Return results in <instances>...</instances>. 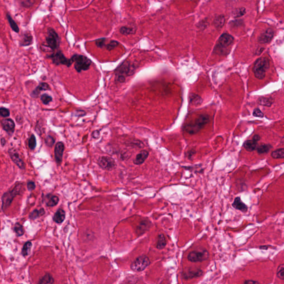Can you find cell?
I'll use <instances>...</instances> for the list:
<instances>
[{
	"label": "cell",
	"mask_w": 284,
	"mask_h": 284,
	"mask_svg": "<svg viewBox=\"0 0 284 284\" xmlns=\"http://www.w3.org/2000/svg\"><path fill=\"white\" fill-rule=\"evenodd\" d=\"M23 188V184L20 183L14 186L12 190H8L3 194L2 197V209L3 211H6L16 196L22 194Z\"/></svg>",
	"instance_id": "cell-1"
},
{
	"label": "cell",
	"mask_w": 284,
	"mask_h": 284,
	"mask_svg": "<svg viewBox=\"0 0 284 284\" xmlns=\"http://www.w3.org/2000/svg\"><path fill=\"white\" fill-rule=\"evenodd\" d=\"M209 122V116L202 114L196 118L194 122L187 124L184 127V130L190 134H196Z\"/></svg>",
	"instance_id": "cell-2"
},
{
	"label": "cell",
	"mask_w": 284,
	"mask_h": 284,
	"mask_svg": "<svg viewBox=\"0 0 284 284\" xmlns=\"http://www.w3.org/2000/svg\"><path fill=\"white\" fill-rule=\"evenodd\" d=\"M270 67L269 60L267 57L258 59L254 63L253 72L256 78L262 79L266 75V72Z\"/></svg>",
	"instance_id": "cell-3"
},
{
	"label": "cell",
	"mask_w": 284,
	"mask_h": 284,
	"mask_svg": "<svg viewBox=\"0 0 284 284\" xmlns=\"http://www.w3.org/2000/svg\"><path fill=\"white\" fill-rule=\"evenodd\" d=\"M70 59L74 63V67L75 70L79 73L89 70L92 64L91 60L83 55H74Z\"/></svg>",
	"instance_id": "cell-4"
},
{
	"label": "cell",
	"mask_w": 284,
	"mask_h": 284,
	"mask_svg": "<svg viewBox=\"0 0 284 284\" xmlns=\"http://www.w3.org/2000/svg\"><path fill=\"white\" fill-rule=\"evenodd\" d=\"M151 261L148 257L146 255H141L137 258L131 264V269L136 272H142L149 267Z\"/></svg>",
	"instance_id": "cell-5"
},
{
	"label": "cell",
	"mask_w": 284,
	"mask_h": 284,
	"mask_svg": "<svg viewBox=\"0 0 284 284\" xmlns=\"http://www.w3.org/2000/svg\"><path fill=\"white\" fill-rule=\"evenodd\" d=\"M46 40L48 48L51 50H55L60 46V40L58 34L52 28H48Z\"/></svg>",
	"instance_id": "cell-6"
},
{
	"label": "cell",
	"mask_w": 284,
	"mask_h": 284,
	"mask_svg": "<svg viewBox=\"0 0 284 284\" xmlns=\"http://www.w3.org/2000/svg\"><path fill=\"white\" fill-rule=\"evenodd\" d=\"M209 253L206 250L202 251L194 250L190 252L187 256V259L189 262H203L208 260Z\"/></svg>",
	"instance_id": "cell-7"
},
{
	"label": "cell",
	"mask_w": 284,
	"mask_h": 284,
	"mask_svg": "<svg viewBox=\"0 0 284 284\" xmlns=\"http://www.w3.org/2000/svg\"><path fill=\"white\" fill-rule=\"evenodd\" d=\"M136 67L134 65L131 64L130 62L126 61L119 65L116 70V75L121 76H130L135 72Z\"/></svg>",
	"instance_id": "cell-8"
},
{
	"label": "cell",
	"mask_w": 284,
	"mask_h": 284,
	"mask_svg": "<svg viewBox=\"0 0 284 284\" xmlns=\"http://www.w3.org/2000/svg\"><path fill=\"white\" fill-rule=\"evenodd\" d=\"M50 58L52 60L53 63L56 65H65L67 67H70L73 63L71 59L66 58L62 52L58 51L57 52L53 54L50 56Z\"/></svg>",
	"instance_id": "cell-9"
},
{
	"label": "cell",
	"mask_w": 284,
	"mask_h": 284,
	"mask_svg": "<svg viewBox=\"0 0 284 284\" xmlns=\"http://www.w3.org/2000/svg\"><path fill=\"white\" fill-rule=\"evenodd\" d=\"M98 164L101 168L106 171H112L116 166V161L114 159L108 156H102L98 160Z\"/></svg>",
	"instance_id": "cell-10"
},
{
	"label": "cell",
	"mask_w": 284,
	"mask_h": 284,
	"mask_svg": "<svg viewBox=\"0 0 284 284\" xmlns=\"http://www.w3.org/2000/svg\"><path fill=\"white\" fill-rule=\"evenodd\" d=\"M203 272L201 269L196 268H196L187 267L182 272L181 277L184 280H188L201 277L203 275Z\"/></svg>",
	"instance_id": "cell-11"
},
{
	"label": "cell",
	"mask_w": 284,
	"mask_h": 284,
	"mask_svg": "<svg viewBox=\"0 0 284 284\" xmlns=\"http://www.w3.org/2000/svg\"><path fill=\"white\" fill-rule=\"evenodd\" d=\"M8 153L13 163L15 164L17 166H18L21 169H25V164L15 149H10L8 151Z\"/></svg>",
	"instance_id": "cell-12"
},
{
	"label": "cell",
	"mask_w": 284,
	"mask_h": 284,
	"mask_svg": "<svg viewBox=\"0 0 284 284\" xmlns=\"http://www.w3.org/2000/svg\"><path fill=\"white\" fill-rule=\"evenodd\" d=\"M65 151V146L63 142H59L55 144V161L58 165H60L63 158V152Z\"/></svg>",
	"instance_id": "cell-13"
},
{
	"label": "cell",
	"mask_w": 284,
	"mask_h": 284,
	"mask_svg": "<svg viewBox=\"0 0 284 284\" xmlns=\"http://www.w3.org/2000/svg\"><path fill=\"white\" fill-rule=\"evenodd\" d=\"M106 38L99 39L97 42V46L99 48H106V50L110 51L117 47L119 45V42L116 41H110L109 43H106Z\"/></svg>",
	"instance_id": "cell-14"
},
{
	"label": "cell",
	"mask_w": 284,
	"mask_h": 284,
	"mask_svg": "<svg viewBox=\"0 0 284 284\" xmlns=\"http://www.w3.org/2000/svg\"><path fill=\"white\" fill-rule=\"evenodd\" d=\"M232 206L234 209L241 211L242 213H247L248 210V206L247 204H245L243 201H242L241 198L240 196L236 197L234 199V201L232 203Z\"/></svg>",
	"instance_id": "cell-15"
},
{
	"label": "cell",
	"mask_w": 284,
	"mask_h": 284,
	"mask_svg": "<svg viewBox=\"0 0 284 284\" xmlns=\"http://www.w3.org/2000/svg\"><path fill=\"white\" fill-rule=\"evenodd\" d=\"M1 124L3 128L6 132L11 134L13 133L15 128V124L12 119L10 118L4 119L1 121Z\"/></svg>",
	"instance_id": "cell-16"
},
{
	"label": "cell",
	"mask_w": 284,
	"mask_h": 284,
	"mask_svg": "<svg viewBox=\"0 0 284 284\" xmlns=\"http://www.w3.org/2000/svg\"><path fill=\"white\" fill-rule=\"evenodd\" d=\"M233 41L234 38L232 36L227 33H224L219 38V43L222 47H226L230 45Z\"/></svg>",
	"instance_id": "cell-17"
},
{
	"label": "cell",
	"mask_w": 284,
	"mask_h": 284,
	"mask_svg": "<svg viewBox=\"0 0 284 284\" xmlns=\"http://www.w3.org/2000/svg\"><path fill=\"white\" fill-rule=\"evenodd\" d=\"M274 35V31L271 28L267 29L259 38V42L261 43H269L272 40Z\"/></svg>",
	"instance_id": "cell-18"
},
{
	"label": "cell",
	"mask_w": 284,
	"mask_h": 284,
	"mask_svg": "<svg viewBox=\"0 0 284 284\" xmlns=\"http://www.w3.org/2000/svg\"><path fill=\"white\" fill-rule=\"evenodd\" d=\"M149 152L146 150L141 151L136 156V158L133 161L134 164L139 166L143 163L146 159L148 157Z\"/></svg>",
	"instance_id": "cell-19"
},
{
	"label": "cell",
	"mask_w": 284,
	"mask_h": 284,
	"mask_svg": "<svg viewBox=\"0 0 284 284\" xmlns=\"http://www.w3.org/2000/svg\"><path fill=\"white\" fill-rule=\"evenodd\" d=\"M50 87L47 83H41L31 93V96L34 98L37 97L41 91L50 90Z\"/></svg>",
	"instance_id": "cell-20"
},
{
	"label": "cell",
	"mask_w": 284,
	"mask_h": 284,
	"mask_svg": "<svg viewBox=\"0 0 284 284\" xmlns=\"http://www.w3.org/2000/svg\"><path fill=\"white\" fill-rule=\"evenodd\" d=\"M65 211L62 209H58L53 216V221L57 224L62 223L65 219Z\"/></svg>",
	"instance_id": "cell-21"
},
{
	"label": "cell",
	"mask_w": 284,
	"mask_h": 284,
	"mask_svg": "<svg viewBox=\"0 0 284 284\" xmlns=\"http://www.w3.org/2000/svg\"><path fill=\"white\" fill-rule=\"evenodd\" d=\"M33 38L30 32H26L23 35L21 45L22 46H29L32 43Z\"/></svg>",
	"instance_id": "cell-22"
},
{
	"label": "cell",
	"mask_w": 284,
	"mask_h": 284,
	"mask_svg": "<svg viewBox=\"0 0 284 284\" xmlns=\"http://www.w3.org/2000/svg\"><path fill=\"white\" fill-rule=\"evenodd\" d=\"M47 198V201H46V205L49 207H53L58 204L59 202V198L55 195H47L46 196Z\"/></svg>",
	"instance_id": "cell-23"
},
{
	"label": "cell",
	"mask_w": 284,
	"mask_h": 284,
	"mask_svg": "<svg viewBox=\"0 0 284 284\" xmlns=\"http://www.w3.org/2000/svg\"><path fill=\"white\" fill-rule=\"evenodd\" d=\"M166 241L165 236L164 235V234H159L158 236V240L156 245V248L159 250H161L166 247Z\"/></svg>",
	"instance_id": "cell-24"
},
{
	"label": "cell",
	"mask_w": 284,
	"mask_h": 284,
	"mask_svg": "<svg viewBox=\"0 0 284 284\" xmlns=\"http://www.w3.org/2000/svg\"><path fill=\"white\" fill-rule=\"evenodd\" d=\"M257 143L253 140H248L244 143V148L248 152H253L257 149Z\"/></svg>",
	"instance_id": "cell-25"
},
{
	"label": "cell",
	"mask_w": 284,
	"mask_h": 284,
	"mask_svg": "<svg viewBox=\"0 0 284 284\" xmlns=\"http://www.w3.org/2000/svg\"><path fill=\"white\" fill-rule=\"evenodd\" d=\"M39 284H52L55 283V280L50 274L47 273L39 280Z\"/></svg>",
	"instance_id": "cell-26"
},
{
	"label": "cell",
	"mask_w": 284,
	"mask_h": 284,
	"mask_svg": "<svg viewBox=\"0 0 284 284\" xmlns=\"http://www.w3.org/2000/svg\"><path fill=\"white\" fill-rule=\"evenodd\" d=\"M45 214V210L43 208L40 209H35L31 213L29 218L32 220H35L40 218L41 216H43Z\"/></svg>",
	"instance_id": "cell-27"
},
{
	"label": "cell",
	"mask_w": 284,
	"mask_h": 284,
	"mask_svg": "<svg viewBox=\"0 0 284 284\" xmlns=\"http://www.w3.org/2000/svg\"><path fill=\"white\" fill-rule=\"evenodd\" d=\"M119 31L121 34L123 35L128 36L130 35H133L136 32V29L135 27H126L123 26L119 30Z\"/></svg>",
	"instance_id": "cell-28"
},
{
	"label": "cell",
	"mask_w": 284,
	"mask_h": 284,
	"mask_svg": "<svg viewBox=\"0 0 284 284\" xmlns=\"http://www.w3.org/2000/svg\"><path fill=\"white\" fill-rule=\"evenodd\" d=\"M274 102V100L271 97H261L259 98L258 103L261 106L270 107Z\"/></svg>",
	"instance_id": "cell-29"
},
{
	"label": "cell",
	"mask_w": 284,
	"mask_h": 284,
	"mask_svg": "<svg viewBox=\"0 0 284 284\" xmlns=\"http://www.w3.org/2000/svg\"><path fill=\"white\" fill-rule=\"evenodd\" d=\"M272 147L270 144H262L260 146H259L258 147H257V152L259 154H262L267 153L270 149L272 148Z\"/></svg>",
	"instance_id": "cell-30"
},
{
	"label": "cell",
	"mask_w": 284,
	"mask_h": 284,
	"mask_svg": "<svg viewBox=\"0 0 284 284\" xmlns=\"http://www.w3.org/2000/svg\"><path fill=\"white\" fill-rule=\"evenodd\" d=\"M32 246V244L31 241H27L24 244L22 249V252H21L22 255L23 257H27L30 254Z\"/></svg>",
	"instance_id": "cell-31"
},
{
	"label": "cell",
	"mask_w": 284,
	"mask_h": 284,
	"mask_svg": "<svg viewBox=\"0 0 284 284\" xmlns=\"http://www.w3.org/2000/svg\"><path fill=\"white\" fill-rule=\"evenodd\" d=\"M190 103L193 105H200L203 102V99L198 95L195 94H191L190 96Z\"/></svg>",
	"instance_id": "cell-32"
},
{
	"label": "cell",
	"mask_w": 284,
	"mask_h": 284,
	"mask_svg": "<svg viewBox=\"0 0 284 284\" xmlns=\"http://www.w3.org/2000/svg\"><path fill=\"white\" fill-rule=\"evenodd\" d=\"M225 22V19L224 16H218V17L215 18V19L214 20V24L216 28H221L224 25Z\"/></svg>",
	"instance_id": "cell-33"
},
{
	"label": "cell",
	"mask_w": 284,
	"mask_h": 284,
	"mask_svg": "<svg viewBox=\"0 0 284 284\" xmlns=\"http://www.w3.org/2000/svg\"><path fill=\"white\" fill-rule=\"evenodd\" d=\"M274 159H283L284 158V149L280 148L272 152L271 154Z\"/></svg>",
	"instance_id": "cell-34"
},
{
	"label": "cell",
	"mask_w": 284,
	"mask_h": 284,
	"mask_svg": "<svg viewBox=\"0 0 284 284\" xmlns=\"http://www.w3.org/2000/svg\"><path fill=\"white\" fill-rule=\"evenodd\" d=\"M13 231L18 236H22L25 233V230L22 225L20 223H16L13 227Z\"/></svg>",
	"instance_id": "cell-35"
},
{
	"label": "cell",
	"mask_w": 284,
	"mask_h": 284,
	"mask_svg": "<svg viewBox=\"0 0 284 284\" xmlns=\"http://www.w3.org/2000/svg\"><path fill=\"white\" fill-rule=\"evenodd\" d=\"M7 18L8 21V23L10 25L12 29V30L13 31H15V32L18 33L19 32V28L18 27V25H17V23L15 22V21L13 20L12 19V18L11 17V16L9 15V14H7Z\"/></svg>",
	"instance_id": "cell-36"
},
{
	"label": "cell",
	"mask_w": 284,
	"mask_h": 284,
	"mask_svg": "<svg viewBox=\"0 0 284 284\" xmlns=\"http://www.w3.org/2000/svg\"><path fill=\"white\" fill-rule=\"evenodd\" d=\"M277 277L282 281H284V265L283 264L279 265L277 269Z\"/></svg>",
	"instance_id": "cell-37"
},
{
	"label": "cell",
	"mask_w": 284,
	"mask_h": 284,
	"mask_svg": "<svg viewBox=\"0 0 284 284\" xmlns=\"http://www.w3.org/2000/svg\"><path fill=\"white\" fill-rule=\"evenodd\" d=\"M246 13V9L245 8H239L234 10L233 16L235 17H240Z\"/></svg>",
	"instance_id": "cell-38"
},
{
	"label": "cell",
	"mask_w": 284,
	"mask_h": 284,
	"mask_svg": "<svg viewBox=\"0 0 284 284\" xmlns=\"http://www.w3.org/2000/svg\"><path fill=\"white\" fill-rule=\"evenodd\" d=\"M41 100L44 104L47 105L52 101V97L47 94H43L41 96Z\"/></svg>",
	"instance_id": "cell-39"
},
{
	"label": "cell",
	"mask_w": 284,
	"mask_h": 284,
	"mask_svg": "<svg viewBox=\"0 0 284 284\" xmlns=\"http://www.w3.org/2000/svg\"><path fill=\"white\" fill-rule=\"evenodd\" d=\"M21 5L25 7H30L34 4L35 0H17Z\"/></svg>",
	"instance_id": "cell-40"
},
{
	"label": "cell",
	"mask_w": 284,
	"mask_h": 284,
	"mask_svg": "<svg viewBox=\"0 0 284 284\" xmlns=\"http://www.w3.org/2000/svg\"><path fill=\"white\" fill-rule=\"evenodd\" d=\"M28 146L31 150L35 149L36 147V139L35 136L32 134L28 141Z\"/></svg>",
	"instance_id": "cell-41"
},
{
	"label": "cell",
	"mask_w": 284,
	"mask_h": 284,
	"mask_svg": "<svg viewBox=\"0 0 284 284\" xmlns=\"http://www.w3.org/2000/svg\"><path fill=\"white\" fill-rule=\"evenodd\" d=\"M10 114V113L9 109L3 107L0 108V116L2 117L3 118H6L9 117Z\"/></svg>",
	"instance_id": "cell-42"
},
{
	"label": "cell",
	"mask_w": 284,
	"mask_h": 284,
	"mask_svg": "<svg viewBox=\"0 0 284 284\" xmlns=\"http://www.w3.org/2000/svg\"><path fill=\"white\" fill-rule=\"evenodd\" d=\"M46 144L48 146V147H52L53 144L55 143V139L53 138V137L52 136H48L46 138L45 140Z\"/></svg>",
	"instance_id": "cell-43"
},
{
	"label": "cell",
	"mask_w": 284,
	"mask_h": 284,
	"mask_svg": "<svg viewBox=\"0 0 284 284\" xmlns=\"http://www.w3.org/2000/svg\"><path fill=\"white\" fill-rule=\"evenodd\" d=\"M253 116L256 117H260V118H262L264 117V113L262 112V111L260 110L259 108H256L254 109L253 112Z\"/></svg>",
	"instance_id": "cell-44"
},
{
	"label": "cell",
	"mask_w": 284,
	"mask_h": 284,
	"mask_svg": "<svg viewBox=\"0 0 284 284\" xmlns=\"http://www.w3.org/2000/svg\"><path fill=\"white\" fill-rule=\"evenodd\" d=\"M27 186L29 191H33L36 188L35 183L33 181H28L27 184Z\"/></svg>",
	"instance_id": "cell-45"
},
{
	"label": "cell",
	"mask_w": 284,
	"mask_h": 284,
	"mask_svg": "<svg viewBox=\"0 0 284 284\" xmlns=\"http://www.w3.org/2000/svg\"><path fill=\"white\" fill-rule=\"evenodd\" d=\"M244 284H260L259 282L255 280H246L244 281Z\"/></svg>",
	"instance_id": "cell-46"
},
{
	"label": "cell",
	"mask_w": 284,
	"mask_h": 284,
	"mask_svg": "<svg viewBox=\"0 0 284 284\" xmlns=\"http://www.w3.org/2000/svg\"><path fill=\"white\" fill-rule=\"evenodd\" d=\"M100 136V133L99 131H95L92 133V137L94 139H97Z\"/></svg>",
	"instance_id": "cell-47"
},
{
	"label": "cell",
	"mask_w": 284,
	"mask_h": 284,
	"mask_svg": "<svg viewBox=\"0 0 284 284\" xmlns=\"http://www.w3.org/2000/svg\"><path fill=\"white\" fill-rule=\"evenodd\" d=\"M196 152L194 150H191V151H189L188 152V158L189 159H191V158L193 157V156L195 154Z\"/></svg>",
	"instance_id": "cell-48"
},
{
	"label": "cell",
	"mask_w": 284,
	"mask_h": 284,
	"mask_svg": "<svg viewBox=\"0 0 284 284\" xmlns=\"http://www.w3.org/2000/svg\"><path fill=\"white\" fill-rule=\"evenodd\" d=\"M260 138L261 137H260L259 135H255V136L253 137V140L254 141H255L256 142H258V141L260 140Z\"/></svg>",
	"instance_id": "cell-49"
},
{
	"label": "cell",
	"mask_w": 284,
	"mask_h": 284,
	"mask_svg": "<svg viewBox=\"0 0 284 284\" xmlns=\"http://www.w3.org/2000/svg\"><path fill=\"white\" fill-rule=\"evenodd\" d=\"M270 247V245H262V246L259 247V249H260V250H267L269 249V248Z\"/></svg>",
	"instance_id": "cell-50"
},
{
	"label": "cell",
	"mask_w": 284,
	"mask_h": 284,
	"mask_svg": "<svg viewBox=\"0 0 284 284\" xmlns=\"http://www.w3.org/2000/svg\"><path fill=\"white\" fill-rule=\"evenodd\" d=\"M1 144L2 145V146H4V145H5L6 144L5 139L3 138L1 139Z\"/></svg>",
	"instance_id": "cell-51"
}]
</instances>
